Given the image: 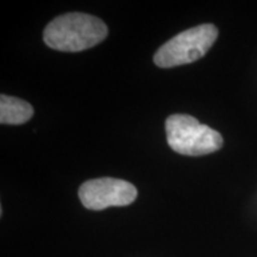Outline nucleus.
Wrapping results in <instances>:
<instances>
[{"mask_svg":"<svg viewBox=\"0 0 257 257\" xmlns=\"http://www.w3.org/2000/svg\"><path fill=\"white\" fill-rule=\"evenodd\" d=\"M107 32L106 24L98 17L72 12L53 19L44 29L43 40L51 49L76 53L99 44Z\"/></svg>","mask_w":257,"mask_h":257,"instance_id":"f257e3e1","label":"nucleus"},{"mask_svg":"<svg viewBox=\"0 0 257 257\" xmlns=\"http://www.w3.org/2000/svg\"><path fill=\"white\" fill-rule=\"evenodd\" d=\"M166 134L169 147L186 156L207 155L223 146V137L218 131L188 114L169 115L166 119Z\"/></svg>","mask_w":257,"mask_h":257,"instance_id":"f03ea898","label":"nucleus"},{"mask_svg":"<svg viewBox=\"0 0 257 257\" xmlns=\"http://www.w3.org/2000/svg\"><path fill=\"white\" fill-rule=\"evenodd\" d=\"M217 37L218 29L213 24H201L188 29L166 42L156 51L154 62L161 68L192 63L210 50Z\"/></svg>","mask_w":257,"mask_h":257,"instance_id":"7ed1b4c3","label":"nucleus"},{"mask_svg":"<svg viewBox=\"0 0 257 257\" xmlns=\"http://www.w3.org/2000/svg\"><path fill=\"white\" fill-rule=\"evenodd\" d=\"M79 198L86 208L100 211L111 206H126L133 204L137 198V189L125 180L94 179L80 186Z\"/></svg>","mask_w":257,"mask_h":257,"instance_id":"20e7f679","label":"nucleus"},{"mask_svg":"<svg viewBox=\"0 0 257 257\" xmlns=\"http://www.w3.org/2000/svg\"><path fill=\"white\" fill-rule=\"evenodd\" d=\"M32 115H34V108L29 102L5 94L0 96V123L2 124H24Z\"/></svg>","mask_w":257,"mask_h":257,"instance_id":"39448f33","label":"nucleus"}]
</instances>
